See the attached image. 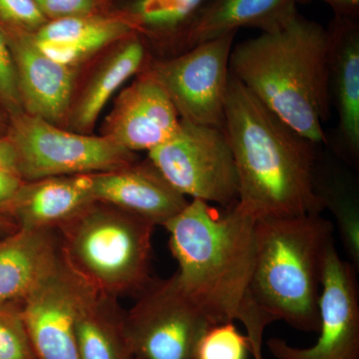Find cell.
<instances>
[{"instance_id":"16","label":"cell","mask_w":359,"mask_h":359,"mask_svg":"<svg viewBox=\"0 0 359 359\" xmlns=\"http://www.w3.org/2000/svg\"><path fill=\"white\" fill-rule=\"evenodd\" d=\"M93 202L92 174L50 177L23 181L0 212L22 230H56Z\"/></svg>"},{"instance_id":"14","label":"cell","mask_w":359,"mask_h":359,"mask_svg":"<svg viewBox=\"0 0 359 359\" xmlns=\"http://www.w3.org/2000/svg\"><path fill=\"white\" fill-rule=\"evenodd\" d=\"M92 189L95 201L115 205L156 226H164L189 203L149 159L92 174Z\"/></svg>"},{"instance_id":"10","label":"cell","mask_w":359,"mask_h":359,"mask_svg":"<svg viewBox=\"0 0 359 359\" xmlns=\"http://www.w3.org/2000/svg\"><path fill=\"white\" fill-rule=\"evenodd\" d=\"M318 339L301 348L273 337L266 346L275 359H359V290L355 266L328 250L320 297Z\"/></svg>"},{"instance_id":"12","label":"cell","mask_w":359,"mask_h":359,"mask_svg":"<svg viewBox=\"0 0 359 359\" xmlns=\"http://www.w3.org/2000/svg\"><path fill=\"white\" fill-rule=\"evenodd\" d=\"M11 47L26 114L58 124L69 110L76 68L49 57L33 33L0 25Z\"/></svg>"},{"instance_id":"15","label":"cell","mask_w":359,"mask_h":359,"mask_svg":"<svg viewBox=\"0 0 359 359\" xmlns=\"http://www.w3.org/2000/svg\"><path fill=\"white\" fill-rule=\"evenodd\" d=\"M328 86L337 113V144L353 163L359 159L358 20L335 18L327 28Z\"/></svg>"},{"instance_id":"22","label":"cell","mask_w":359,"mask_h":359,"mask_svg":"<svg viewBox=\"0 0 359 359\" xmlns=\"http://www.w3.org/2000/svg\"><path fill=\"white\" fill-rule=\"evenodd\" d=\"M209 0H133L123 11L142 36L180 42Z\"/></svg>"},{"instance_id":"30","label":"cell","mask_w":359,"mask_h":359,"mask_svg":"<svg viewBox=\"0 0 359 359\" xmlns=\"http://www.w3.org/2000/svg\"><path fill=\"white\" fill-rule=\"evenodd\" d=\"M309 1V0H304ZM334 11L335 18L358 20L359 0H320Z\"/></svg>"},{"instance_id":"35","label":"cell","mask_w":359,"mask_h":359,"mask_svg":"<svg viewBox=\"0 0 359 359\" xmlns=\"http://www.w3.org/2000/svg\"><path fill=\"white\" fill-rule=\"evenodd\" d=\"M105 1H107V0H105Z\"/></svg>"},{"instance_id":"27","label":"cell","mask_w":359,"mask_h":359,"mask_svg":"<svg viewBox=\"0 0 359 359\" xmlns=\"http://www.w3.org/2000/svg\"><path fill=\"white\" fill-rule=\"evenodd\" d=\"M34 0H0V25L35 33L47 22Z\"/></svg>"},{"instance_id":"9","label":"cell","mask_w":359,"mask_h":359,"mask_svg":"<svg viewBox=\"0 0 359 359\" xmlns=\"http://www.w3.org/2000/svg\"><path fill=\"white\" fill-rule=\"evenodd\" d=\"M236 35V32L226 33L173 57L148 65L143 74L164 89L180 119L224 129V101Z\"/></svg>"},{"instance_id":"7","label":"cell","mask_w":359,"mask_h":359,"mask_svg":"<svg viewBox=\"0 0 359 359\" xmlns=\"http://www.w3.org/2000/svg\"><path fill=\"white\" fill-rule=\"evenodd\" d=\"M148 157L185 197L224 209L237 204V169L224 129L181 119L173 136L149 151Z\"/></svg>"},{"instance_id":"28","label":"cell","mask_w":359,"mask_h":359,"mask_svg":"<svg viewBox=\"0 0 359 359\" xmlns=\"http://www.w3.org/2000/svg\"><path fill=\"white\" fill-rule=\"evenodd\" d=\"M48 20L68 16L109 13L105 0H34Z\"/></svg>"},{"instance_id":"26","label":"cell","mask_w":359,"mask_h":359,"mask_svg":"<svg viewBox=\"0 0 359 359\" xmlns=\"http://www.w3.org/2000/svg\"><path fill=\"white\" fill-rule=\"evenodd\" d=\"M0 106L13 118L25 113L11 47L0 27Z\"/></svg>"},{"instance_id":"3","label":"cell","mask_w":359,"mask_h":359,"mask_svg":"<svg viewBox=\"0 0 359 359\" xmlns=\"http://www.w3.org/2000/svg\"><path fill=\"white\" fill-rule=\"evenodd\" d=\"M330 32L294 11L280 25L233 47L230 72L295 131L325 143L330 112Z\"/></svg>"},{"instance_id":"8","label":"cell","mask_w":359,"mask_h":359,"mask_svg":"<svg viewBox=\"0 0 359 359\" xmlns=\"http://www.w3.org/2000/svg\"><path fill=\"white\" fill-rule=\"evenodd\" d=\"M212 325L175 273L167 280L151 278L125 311L127 341L140 359H193L200 337Z\"/></svg>"},{"instance_id":"34","label":"cell","mask_w":359,"mask_h":359,"mask_svg":"<svg viewBox=\"0 0 359 359\" xmlns=\"http://www.w3.org/2000/svg\"><path fill=\"white\" fill-rule=\"evenodd\" d=\"M135 359H140V358H135Z\"/></svg>"},{"instance_id":"33","label":"cell","mask_w":359,"mask_h":359,"mask_svg":"<svg viewBox=\"0 0 359 359\" xmlns=\"http://www.w3.org/2000/svg\"><path fill=\"white\" fill-rule=\"evenodd\" d=\"M6 119V112H4V110L2 109L1 106H0V137H2L1 134L4 133L7 128Z\"/></svg>"},{"instance_id":"18","label":"cell","mask_w":359,"mask_h":359,"mask_svg":"<svg viewBox=\"0 0 359 359\" xmlns=\"http://www.w3.org/2000/svg\"><path fill=\"white\" fill-rule=\"evenodd\" d=\"M60 257L55 230L18 229L0 238V306L20 304Z\"/></svg>"},{"instance_id":"24","label":"cell","mask_w":359,"mask_h":359,"mask_svg":"<svg viewBox=\"0 0 359 359\" xmlns=\"http://www.w3.org/2000/svg\"><path fill=\"white\" fill-rule=\"evenodd\" d=\"M250 353L249 337L233 321H226L208 327L196 346L193 359H248Z\"/></svg>"},{"instance_id":"4","label":"cell","mask_w":359,"mask_h":359,"mask_svg":"<svg viewBox=\"0 0 359 359\" xmlns=\"http://www.w3.org/2000/svg\"><path fill=\"white\" fill-rule=\"evenodd\" d=\"M334 226L320 214L257 219L250 297L271 325L318 332L323 269Z\"/></svg>"},{"instance_id":"29","label":"cell","mask_w":359,"mask_h":359,"mask_svg":"<svg viewBox=\"0 0 359 359\" xmlns=\"http://www.w3.org/2000/svg\"><path fill=\"white\" fill-rule=\"evenodd\" d=\"M22 183L23 180L18 174L0 170V210L13 199Z\"/></svg>"},{"instance_id":"6","label":"cell","mask_w":359,"mask_h":359,"mask_svg":"<svg viewBox=\"0 0 359 359\" xmlns=\"http://www.w3.org/2000/svg\"><path fill=\"white\" fill-rule=\"evenodd\" d=\"M7 138L13 144L23 181L114 171L137 161L134 152L106 136L65 131L22 113L11 118Z\"/></svg>"},{"instance_id":"25","label":"cell","mask_w":359,"mask_h":359,"mask_svg":"<svg viewBox=\"0 0 359 359\" xmlns=\"http://www.w3.org/2000/svg\"><path fill=\"white\" fill-rule=\"evenodd\" d=\"M0 359H39L18 304L0 306Z\"/></svg>"},{"instance_id":"23","label":"cell","mask_w":359,"mask_h":359,"mask_svg":"<svg viewBox=\"0 0 359 359\" xmlns=\"http://www.w3.org/2000/svg\"><path fill=\"white\" fill-rule=\"evenodd\" d=\"M316 190L325 203V209L330 210L351 263L359 266V205L355 193L339 182L323 184L316 180Z\"/></svg>"},{"instance_id":"20","label":"cell","mask_w":359,"mask_h":359,"mask_svg":"<svg viewBox=\"0 0 359 359\" xmlns=\"http://www.w3.org/2000/svg\"><path fill=\"white\" fill-rule=\"evenodd\" d=\"M304 0H209L179 44V53L240 28L262 32L280 25Z\"/></svg>"},{"instance_id":"13","label":"cell","mask_w":359,"mask_h":359,"mask_svg":"<svg viewBox=\"0 0 359 359\" xmlns=\"http://www.w3.org/2000/svg\"><path fill=\"white\" fill-rule=\"evenodd\" d=\"M180 116L164 89L142 74L116 100L104 136L131 152L150 151L171 138Z\"/></svg>"},{"instance_id":"1","label":"cell","mask_w":359,"mask_h":359,"mask_svg":"<svg viewBox=\"0 0 359 359\" xmlns=\"http://www.w3.org/2000/svg\"><path fill=\"white\" fill-rule=\"evenodd\" d=\"M255 224L237 204L217 209L203 201L191 200L164 228L178 263L175 275L184 292L212 325L241 321L252 355L264 359V332L269 323L250 297Z\"/></svg>"},{"instance_id":"5","label":"cell","mask_w":359,"mask_h":359,"mask_svg":"<svg viewBox=\"0 0 359 359\" xmlns=\"http://www.w3.org/2000/svg\"><path fill=\"white\" fill-rule=\"evenodd\" d=\"M156 226L95 202L56 228L61 256L90 287L110 297L138 294L150 282Z\"/></svg>"},{"instance_id":"2","label":"cell","mask_w":359,"mask_h":359,"mask_svg":"<svg viewBox=\"0 0 359 359\" xmlns=\"http://www.w3.org/2000/svg\"><path fill=\"white\" fill-rule=\"evenodd\" d=\"M224 131L237 169L241 211L257 221L327 210L316 190V144L283 121L231 74Z\"/></svg>"},{"instance_id":"11","label":"cell","mask_w":359,"mask_h":359,"mask_svg":"<svg viewBox=\"0 0 359 359\" xmlns=\"http://www.w3.org/2000/svg\"><path fill=\"white\" fill-rule=\"evenodd\" d=\"M82 285L61 256L57 266L18 304L39 359H80L74 316Z\"/></svg>"},{"instance_id":"31","label":"cell","mask_w":359,"mask_h":359,"mask_svg":"<svg viewBox=\"0 0 359 359\" xmlns=\"http://www.w3.org/2000/svg\"><path fill=\"white\" fill-rule=\"evenodd\" d=\"M0 170H6L18 175L15 151L7 136L0 137Z\"/></svg>"},{"instance_id":"21","label":"cell","mask_w":359,"mask_h":359,"mask_svg":"<svg viewBox=\"0 0 359 359\" xmlns=\"http://www.w3.org/2000/svg\"><path fill=\"white\" fill-rule=\"evenodd\" d=\"M148 49L145 39L132 33L118 42L117 47L96 71L70 116L77 132L89 131L116 91L146 65Z\"/></svg>"},{"instance_id":"17","label":"cell","mask_w":359,"mask_h":359,"mask_svg":"<svg viewBox=\"0 0 359 359\" xmlns=\"http://www.w3.org/2000/svg\"><path fill=\"white\" fill-rule=\"evenodd\" d=\"M135 32L123 11H109L48 20L33 33V37L49 57L76 67L85 59Z\"/></svg>"},{"instance_id":"32","label":"cell","mask_w":359,"mask_h":359,"mask_svg":"<svg viewBox=\"0 0 359 359\" xmlns=\"http://www.w3.org/2000/svg\"><path fill=\"white\" fill-rule=\"evenodd\" d=\"M18 224L11 217L0 212V238L6 237L18 230Z\"/></svg>"},{"instance_id":"19","label":"cell","mask_w":359,"mask_h":359,"mask_svg":"<svg viewBox=\"0 0 359 359\" xmlns=\"http://www.w3.org/2000/svg\"><path fill=\"white\" fill-rule=\"evenodd\" d=\"M83 282V280H82ZM80 359H135L118 299L82 285L74 316Z\"/></svg>"}]
</instances>
